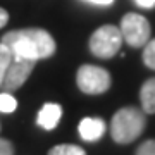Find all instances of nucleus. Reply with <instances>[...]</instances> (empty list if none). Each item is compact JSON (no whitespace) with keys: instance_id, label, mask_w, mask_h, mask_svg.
I'll return each instance as SVG.
<instances>
[{"instance_id":"f257e3e1","label":"nucleus","mask_w":155,"mask_h":155,"mask_svg":"<svg viewBox=\"0 0 155 155\" xmlns=\"http://www.w3.org/2000/svg\"><path fill=\"white\" fill-rule=\"evenodd\" d=\"M2 43L11 48L12 59H48L55 54V41L48 31L41 28H24L9 31L2 36Z\"/></svg>"},{"instance_id":"f03ea898","label":"nucleus","mask_w":155,"mask_h":155,"mask_svg":"<svg viewBox=\"0 0 155 155\" xmlns=\"http://www.w3.org/2000/svg\"><path fill=\"white\" fill-rule=\"evenodd\" d=\"M145 126H147V116H145L143 109L122 107L112 117V140L119 145H127L136 138H140V134L145 131Z\"/></svg>"},{"instance_id":"7ed1b4c3","label":"nucleus","mask_w":155,"mask_h":155,"mask_svg":"<svg viewBox=\"0 0 155 155\" xmlns=\"http://www.w3.org/2000/svg\"><path fill=\"white\" fill-rule=\"evenodd\" d=\"M122 35L121 29L112 24L100 26L91 36H90V52L98 59H110L121 50L122 45Z\"/></svg>"},{"instance_id":"20e7f679","label":"nucleus","mask_w":155,"mask_h":155,"mask_svg":"<svg viewBox=\"0 0 155 155\" xmlns=\"http://www.w3.org/2000/svg\"><path fill=\"white\" fill-rule=\"evenodd\" d=\"M76 83L78 88L86 95H102L110 88L112 78L109 71L104 67L91 66V64H84L78 69L76 74Z\"/></svg>"},{"instance_id":"39448f33","label":"nucleus","mask_w":155,"mask_h":155,"mask_svg":"<svg viewBox=\"0 0 155 155\" xmlns=\"http://www.w3.org/2000/svg\"><path fill=\"white\" fill-rule=\"evenodd\" d=\"M119 29H121L122 40L133 48L145 47V43L150 40V33H152L148 19L136 12H127L121 19Z\"/></svg>"},{"instance_id":"423d86ee","label":"nucleus","mask_w":155,"mask_h":155,"mask_svg":"<svg viewBox=\"0 0 155 155\" xmlns=\"http://www.w3.org/2000/svg\"><path fill=\"white\" fill-rule=\"evenodd\" d=\"M35 64H36V61H31V59H12L5 71L4 83H2L4 91H9V93L17 91L26 83L29 74L33 72Z\"/></svg>"},{"instance_id":"0eeeda50","label":"nucleus","mask_w":155,"mask_h":155,"mask_svg":"<svg viewBox=\"0 0 155 155\" xmlns=\"http://www.w3.org/2000/svg\"><path fill=\"white\" fill-rule=\"evenodd\" d=\"M105 122L100 117H84L81 119L79 126H78V131H79V136L84 140V141H97L104 136L105 133Z\"/></svg>"},{"instance_id":"6e6552de","label":"nucleus","mask_w":155,"mask_h":155,"mask_svg":"<svg viewBox=\"0 0 155 155\" xmlns=\"http://www.w3.org/2000/svg\"><path fill=\"white\" fill-rule=\"evenodd\" d=\"M61 117H62V107L59 104H45L38 112L36 122H38L40 127L50 131V129H54L59 124Z\"/></svg>"},{"instance_id":"1a4fd4ad","label":"nucleus","mask_w":155,"mask_h":155,"mask_svg":"<svg viewBox=\"0 0 155 155\" xmlns=\"http://www.w3.org/2000/svg\"><path fill=\"white\" fill-rule=\"evenodd\" d=\"M141 109L145 114H155V78H150L140 90Z\"/></svg>"},{"instance_id":"9d476101","label":"nucleus","mask_w":155,"mask_h":155,"mask_svg":"<svg viewBox=\"0 0 155 155\" xmlns=\"http://www.w3.org/2000/svg\"><path fill=\"white\" fill-rule=\"evenodd\" d=\"M11 61H12L11 48L5 43L0 41V88H2L4 78H5V71H7V67H9V64H11Z\"/></svg>"},{"instance_id":"9b49d317","label":"nucleus","mask_w":155,"mask_h":155,"mask_svg":"<svg viewBox=\"0 0 155 155\" xmlns=\"http://www.w3.org/2000/svg\"><path fill=\"white\" fill-rule=\"evenodd\" d=\"M48 155H86L81 147H78V145H57L54 148H50Z\"/></svg>"},{"instance_id":"f8f14e48","label":"nucleus","mask_w":155,"mask_h":155,"mask_svg":"<svg viewBox=\"0 0 155 155\" xmlns=\"http://www.w3.org/2000/svg\"><path fill=\"white\" fill-rule=\"evenodd\" d=\"M17 109V100L12 97L9 91H2L0 93V112L4 114H11Z\"/></svg>"},{"instance_id":"ddd939ff","label":"nucleus","mask_w":155,"mask_h":155,"mask_svg":"<svg viewBox=\"0 0 155 155\" xmlns=\"http://www.w3.org/2000/svg\"><path fill=\"white\" fill-rule=\"evenodd\" d=\"M143 64L155 71V38L148 40L143 47Z\"/></svg>"},{"instance_id":"4468645a","label":"nucleus","mask_w":155,"mask_h":155,"mask_svg":"<svg viewBox=\"0 0 155 155\" xmlns=\"http://www.w3.org/2000/svg\"><path fill=\"white\" fill-rule=\"evenodd\" d=\"M136 155H155V140H147L138 147Z\"/></svg>"},{"instance_id":"2eb2a0df","label":"nucleus","mask_w":155,"mask_h":155,"mask_svg":"<svg viewBox=\"0 0 155 155\" xmlns=\"http://www.w3.org/2000/svg\"><path fill=\"white\" fill-rule=\"evenodd\" d=\"M0 155H14V147L9 140L0 138Z\"/></svg>"},{"instance_id":"dca6fc26","label":"nucleus","mask_w":155,"mask_h":155,"mask_svg":"<svg viewBox=\"0 0 155 155\" xmlns=\"http://www.w3.org/2000/svg\"><path fill=\"white\" fill-rule=\"evenodd\" d=\"M134 4L141 9H153L155 7V0H134Z\"/></svg>"},{"instance_id":"f3484780","label":"nucleus","mask_w":155,"mask_h":155,"mask_svg":"<svg viewBox=\"0 0 155 155\" xmlns=\"http://www.w3.org/2000/svg\"><path fill=\"white\" fill-rule=\"evenodd\" d=\"M7 21H9V14H7L5 9L0 7V28H4V26L7 24Z\"/></svg>"},{"instance_id":"a211bd4d","label":"nucleus","mask_w":155,"mask_h":155,"mask_svg":"<svg viewBox=\"0 0 155 155\" xmlns=\"http://www.w3.org/2000/svg\"><path fill=\"white\" fill-rule=\"evenodd\" d=\"M84 2H90V4H95V5H110L114 0H84Z\"/></svg>"}]
</instances>
